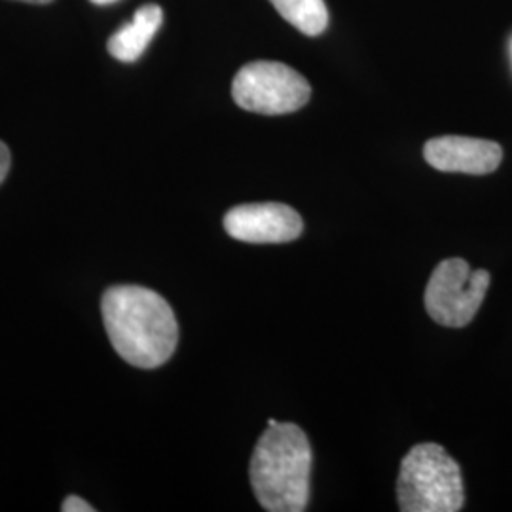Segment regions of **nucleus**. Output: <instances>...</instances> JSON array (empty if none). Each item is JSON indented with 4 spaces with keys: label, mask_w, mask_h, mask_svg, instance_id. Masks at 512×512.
I'll return each instance as SVG.
<instances>
[{
    "label": "nucleus",
    "mask_w": 512,
    "mask_h": 512,
    "mask_svg": "<svg viewBox=\"0 0 512 512\" xmlns=\"http://www.w3.org/2000/svg\"><path fill=\"white\" fill-rule=\"evenodd\" d=\"M101 311L112 348L129 365L158 368L175 353L179 325L164 296L139 285H118L103 294Z\"/></svg>",
    "instance_id": "nucleus-1"
},
{
    "label": "nucleus",
    "mask_w": 512,
    "mask_h": 512,
    "mask_svg": "<svg viewBox=\"0 0 512 512\" xmlns=\"http://www.w3.org/2000/svg\"><path fill=\"white\" fill-rule=\"evenodd\" d=\"M310 473L311 446L306 433L294 423L268 425L251 459V484L262 509L306 511Z\"/></svg>",
    "instance_id": "nucleus-2"
},
{
    "label": "nucleus",
    "mask_w": 512,
    "mask_h": 512,
    "mask_svg": "<svg viewBox=\"0 0 512 512\" xmlns=\"http://www.w3.org/2000/svg\"><path fill=\"white\" fill-rule=\"evenodd\" d=\"M397 499L403 512H458L465 492L456 459L435 442L414 446L401 463Z\"/></svg>",
    "instance_id": "nucleus-3"
},
{
    "label": "nucleus",
    "mask_w": 512,
    "mask_h": 512,
    "mask_svg": "<svg viewBox=\"0 0 512 512\" xmlns=\"http://www.w3.org/2000/svg\"><path fill=\"white\" fill-rule=\"evenodd\" d=\"M232 95L243 110L277 116L302 109L310 101L311 86L285 63L253 61L236 74Z\"/></svg>",
    "instance_id": "nucleus-4"
},
{
    "label": "nucleus",
    "mask_w": 512,
    "mask_h": 512,
    "mask_svg": "<svg viewBox=\"0 0 512 512\" xmlns=\"http://www.w3.org/2000/svg\"><path fill=\"white\" fill-rule=\"evenodd\" d=\"M486 270H471L463 258L442 260L425 289V310L444 327H467L490 289Z\"/></svg>",
    "instance_id": "nucleus-5"
},
{
    "label": "nucleus",
    "mask_w": 512,
    "mask_h": 512,
    "mask_svg": "<svg viewBox=\"0 0 512 512\" xmlns=\"http://www.w3.org/2000/svg\"><path fill=\"white\" fill-rule=\"evenodd\" d=\"M224 228L243 243H289L300 238L304 220L285 203H245L226 213Z\"/></svg>",
    "instance_id": "nucleus-6"
},
{
    "label": "nucleus",
    "mask_w": 512,
    "mask_h": 512,
    "mask_svg": "<svg viewBox=\"0 0 512 512\" xmlns=\"http://www.w3.org/2000/svg\"><path fill=\"white\" fill-rule=\"evenodd\" d=\"M425 162L444 173H467V175H488L503 160V148L494 141L444 135L425 143Z\"/></svg>",
    "instance_id": "nucleus-7"
},
{
    "label": "nucleus",
    "mask_w": 512,
    "mask_h": 512,
    "mask_svg": "<svg viewBox=\"0 0 512 512\" xmlns=\"http://www.w3.org/2000/svg\"><path fill=\"white\" fill-rule=\"evenodd\" d=\"M164 23V12L158 4H145L141 6L128 25L120 27L112 37L109 38V54L124 61L133 63L141 55L145 54L150 40L158 33V29Z\"/></svg>",
    "instance_id": "nucleus-8"
},
{
    "label": "nucleus",
    "mask_w": 512,
    "mask_h": 512,
    "mask_svg": "<svg viewBox=\"0 0 512 512\" xmlns=\"http://www.w3.org/2000/svg\"><path fill=\"white\" fill-rule=\"evenodd\" d=\"M275 10L306 37H317L329 27L325 0H270Z\"/></svg>",
    "instance_id": "nucleus-9"
},
{
    "label": "nucleus",
    "mask_w": 512,
    "mask_h": 512,
    "mask_svg": "<svg viewBox=\"0 0 512 512\" xmlns=\"http://www.w3.org/2000/svg\"><path fill=\"white\" fill-rule=\"evenodd\" d=\"M61 511L63 512H93L92 505L86 501V499H82V497H78V495H69L65 501H63V505H61Z\"/></svg>",
    "instance_id": "nucleus-10"
},
{
    "label": "nucleus",
    "mask_w": 512,
    "mask_h": 512,
    "mask_svg": "<svg viewBox=\"0 0 512 512\" xmlns=\"http://www.w3.org/2000/svg\"><path fill=\"white\" fill-rule=\"evenodd\" d=\"M10 164H12L10 150L0 141V184L6 179V175H8V171H10Z\"/></svg>",
    "instance_id": "nucleus-11"
},
{
    "label": "nucleus",
    "mask_w": 512,
    "mask_h": 512,
    "mask_svg": "<svg viewBox=\"0 0 512 512\" xmlns=\"http://www.w3.org/2000/svg\"><path fill=\"white\" fill-rule=\"evenodd\" d=\"M93 4H97V6H107V4H114V2H118V0H90Z\"/></svg>",
    "instance_id": "nucleus-12"
},
{
    "label": "nucleus",
    "mask_w": 512,
    "mask_h": 512,
    "mask_svg": "<svg viewBox=\"0 0 512 512\" xmlns=\"http://www.w3.org/2000/svg\"><path fill=\"white\" fill-rule=\"evenodd\" d=\"M19 2H29V4H48L52 0H19Z\"/></svg>",
    "instance_id": "nucleus-13"
}]
</instances>
